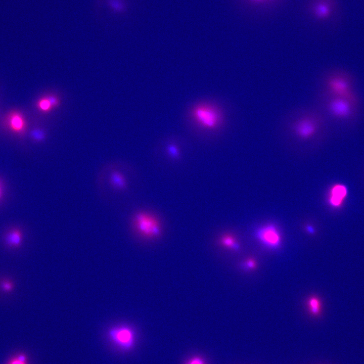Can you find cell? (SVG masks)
Segmentation results:
<instances>
[{
  "label": "cell",
  "instance_id": "obj_1",
  "mask_svg": "<svg viewBox=\"0 0 364 364\" xmlns=\"http://www.w3.org/2000/svg\"><path fill=\"white\" fill-rule=\"evenodd\" d=\"M355 83L354 76L350 72L343 69L331 68L320 75L317 92L346 99L360 107L361 101Z\"/></svg>",
  "mask_w": 364,
  "mask_h": 364
},
{
  "label": "cell",
  "instance_id": "obj_2",
  "mask_svg": "<svg viewBox=\"0 0 364 364\" xmlns=\"http://www.w3.org/2000/svg\"><path fill=\"white\" fill-rule=\"evenodd\" d=\"M313 104L323 113L328 120L348 121L355 119L359 116L360 107L341 97L317 92Z\"/></svg>",
  "mask_w": 364,
  "mask_h": 364
},
{
  "label": "cell",
  "instance_id": "obj_3",
  "mask_svg": "<svg viewBox=\"0 0 364 364\" xmlns=\"http://www.w3.org/2000/svg\"><path fill=\"white\" fill-rule=\"evenodd\" d=\"M190 117L199 128L207 131H213L224 125L227 115L223 109L219 106L209 102H202L192 108Z\"/></svg>",
  "mask_w": 364,
  "mask_h": 364
},
{
  "label": "cell",
  "instance_id": "obj_4",
  "mask_svg": "<svg viewBox=\"0 0 364 364\" xmlns=\"http://www.w3.org/2000/svg\"><path fill=\"white\" fill-rule=\"evenodd\" d=\"M301 16L309 26H320L330 22L337 11L336 0H302Z\"/></svg>",
  "mask_w": 364,
  "mask_h": 364
},
{
  "label": "cell",
  "instance_id": "obj_5",
  "mask_svg": "<svg viewBox=\"0 0 364 364\" xmlns=\"http://www.w3.org/2000/svg\"><path fill=\"white\" fill-rule=\"evenodd\" d=\"M132 224L138 233L148 239H154L160 236L161 225L159 219L153 213L141 210L134 213Z\"/></svg>",
  "mask_w": 364,
  "mask_h": 364
},
{
  "label": "cell",
  "instance_id": "obj_6",
  "mask_svg": "<svg viewBox=\"0 0 364 364\" xmlns=\"http://www.w3.org/2000/svg\"><path fill=\"white\" fill-rule=\"evenodd\" d=\"M242 11L248 16L263 18L278 10L286 0H236Z\"/></svg>",
  "mask_w": 364,
  "mask_h": 364
},
{
  "label": "cell",
  "instance_id": "obj_7",
  "mask_svg": "<svg viewBox=\"0 0 364 364\" xmlns=\"http://www.w3.org/2000/svg\"><path fill=\"white\" fill-rule=\"evenodd\" d=\"M259 241L266 247L275 249L281 243V236L277 228L272 224H268L259 228L255 233Z\"/></svg>",
  "mask_w": 364,
  "mask_h": 364
},
{
  "label": "cell",
  "instance_id": "obj_8",
  "mask_svg": "<svg viewBox=\"0 0 364 364\" xmlns=\"http://www.w3.org/2000/svg\"><path fill=\"white\" fill-rule=\"evenodd\" d=\"M111 339L121 347L128 349L134 342V332L129 327L120 326L114 328L109 332Z\"/></svg>",
  "mask_w": 364,
  "mask_h": 364
},
{
  "label": "cell",
  "instance_id": "obj_9",
  "mask_svg": "<svg viewBox=\"0 0 364 364\" xmlns=\"http://www.w3.org/2000/svg\"><path fill=\"white\" fill-rule=\"evenodd\" d=\"M6 122L8 128L14 132L21 133L26 129L25 117L18 110H13L9 112L6 116Z\"/></svg>",
  "mask_w": 364,
  "mask_h": 364
},
{
  "label": "cell",
  "instance_id": "obj_10",
  "mask_svg": "<svg viewBox=\"0 0 364 364\" xmlns=\"http://www.w3.org/2000/svg\"><path fill=\"white\" fill-rule=\"evenodd\" d=\"M109 181L111 187L116 190H124L127 187L125 176L118 170H114L110 173Z\"/></svg>",
  "mask_w": 364,
  "mask_h": 364
},
{
  "label": "cell",
  "instance_id": "obj_11",
  "mask_svg": "<svg viewBox=\"0 0 364 364\" xmlns=\"http://www.w3.org/2000/svg\"><path fill=\"white\" fill-rule=\"evenodd\" d=\"M346 194L347 189L344 186L341 185L334 186L331 190L329 203L332 206H339Z\"/></svg>",
  "mask_w": 364,
  "mask_h": 364
},
{
  "label": "cell",
  "instance_id": "obj_12",
  "mask_svg": "<svg viewBox=\"0 0 364 364\" xmlns=\"http://www.w3.org/2000/svg\"><path fill=\"white\" fill-rule=\"evenodd\" d=\"M22 241V233L18 229H13L10 230L5 237V243L10 248L19 247L21 245Z\"/></svg>",
  "mask_w": 364,
  "mask_h": 364
},
{
  "label": "cell",
  "instance_id": "obj_13",
  "mask_svg": "<svg viewBox=\"0 0 364 364\" xmlns=\"http://www.w3.org/2000/svg\"><path fill=\"white\" fill-rule=\"evenodd\" d=\"M309 311L314 316L319 315L322 311V305L320 299L315 296H311L307 301Z\"/></svg>",
  "mask_w": 364,
  "mask_h": 364
},
{
  "label": "cell",
  "instance_id": "obj_14",
  "mask_svg": "<svg viewBox=\"0 0 364 364\" xmlns=\"http://www.w3.org/2000/svg\"><path fill=\"white\" fill-rule=\"evenodd\" d=\"M220 243L224 247L234 250L239 249V245L234 236L225 234L220 238Z\"/></svg>",
  "mask_w": 364,
  "mask_h": 364
},
{
  "label": "cell",
  "instance_id": "obj_15",
  "mask_svg": "<svg viewBox=\"0 0 364 364\" xmlns=\"http://www.w3.org/2000/svg\"><path fill=\"white\" fill-rule=\"evenodd\" d=\"M36 107L43 113L49 112L54 108L48 96L40 98L36 103Z\"/></svg>",
  "mask_w": 364,
  "mask_h": 364
},
{
  "label": "cell",
  "instance_id": "obj_16",
  "mask_svg": "<svg viewBox=\"0 0 364 364\" xmlns=\"http://www.w3.org/2000/svg\"><path fill=\"white\" fill-rule=\"evenodd\" d=\"M166 152L169 157L173 160H178L180 157L179 149L175 144H168L166 148Z\"/></svg>",
  "mask_w": 364,
  "mask_h": 364
},
{
  "label": "cell",
  "instance_id": "obj_17",
  "mask_svg": "<svg viewBox=\"0 0 364 364\" xmlns=\"http://www.w3.org/2000/svg\"><path fill=\"white\" fill-rule=\"evenodd\" d=\"M31 138L35 141L40 142L45 138L44 132L39 128L33 129L31 132Z\"/></svg>",
  "mask_w": 364,
  "mask_h": 364
},
{
  "label": "cell",
  "instance_id": "obj_18",
  "mask_svg": "<svg viewBox=\"0 0 364 364\" xmlns=\"http://www.w3.org/2000/svg\"><path fill=\"white\" fill-rule=\"evenodd\" d=\"M108 4H110L111 9L116 11H122L124 6L122 0H110Z\"/></svg>",
  "mask_w": 364,
  "mask_h": 364
},
{
  "label": "cell",
  "instance_id": "obj_19",
  "mask_svg": "<svg viewBox=\"0 0 364 364\" xmlns=\"http://www.w3.org/2000/svg\"><path fill=\"white\" fill-rule=\"evenodd\" d=\"M1 287L5 292H10L13 290L14 284L11 281L5 280L1 282Z\"/></svg>",
  "mask_w": 364,
  "mask_h": 364
},
{
  "label": "cell",
  "instance_id": "obj_20",
  "mask_svg": "<svg viewBox=\"0 0 364 364\" xmlns=\"http://www.w3.org/2000/svg\"><path fill=\"white\" fill-rule=\"evenodd\" d=\"M242 266L245 269H252L256 267V262L253 259H248L243 263Z\"/></svg>",
  "mask_w": 364,
  "mask_h": 364
},
{
  "label": "cell",
  "instance_id": "obj_21",
  "mask_svg": "<svg viewBox=\"0 0 364 364\" xmlns=\"http://www.w3.org/2000/svg\"><path fill=\"white\" fill-rule=\"evenodd\" d=\"M9 364H26L25 355H19L11 360Z\"/></svg>",
  "mask_w": 364,
  "mask_h": 364
},
{
  "label": "cell",
  "instance_id": "obj_22",
  "mask_svg": "<svg viewBox=\"0 0 364 364\" xmlns=\"http://www.w3.org/2000/svg\"><path fill=\"white\" fill-rule=\"evenodd\" d=\"M187 364H205V363L201 358L196 356L190 359Z\"/></svg>",
  "mask_w": 364,
  "mask_h": 364
},
{
  "label": "cell",
  "instance_id": "obj_23",
  "mask_svg": "<svg viewBox=\"0 0 364 364\" xmlns=\"http://www.w3.org/2000/svg\"><path fill=\"white\" fill-rule=\"evenodd\" d=\"M1 194H2V191H1V187H0V197H1Z\"/></svg>",
  "mask_w": 364,
  "mask_h": 364
}]
</instances>
